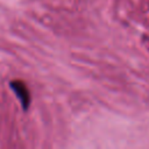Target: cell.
Instances as JSON below:
<instances>
[{"label": "cell", "mask_w": 149, "mask_h": 149, "mask_svg": "<svg viewBox=\"0 0 149 149\" xmlns=\"http://www.w3.org/2000/svg\"><path fill=\"white\" fill-rule=\"evenodd\" d=\"M10 86L14 90V92L16 93V95L19 97V99H20L23 108H27L29 106L30 98H29V91L26 87V85L23 83H21V81H12L10 83Z\"/></svg>", "instance_id": "1"}]
</instances>
